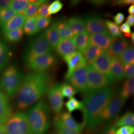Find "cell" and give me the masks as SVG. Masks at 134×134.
Wrapping results in <instances>:
<instances>
[{"mask_svg":"<svg viewBox=\"0 0 134 134\" xmlns=\"http://www.w3.org/2000/svg\"><path fill=\"white\" fill-rule=\"evenodd\" d=\"M36 18V23L38 32L49 26L51 21V17H42L39 16H35Z\"/></svg>","mask_w":134,"mask_h":134,"instance_id":"obj_40","label":"cell"},{"mask_svg":"<svg viewBox=\"0 0 134 134\" xmlns=\"http://www.w3.org/2000/svg\"><path fill=\"white\" fill-rule=\"evenodd\" d=\"M48 2L47 1L44 0L33 1L24 10L23 14L25 16L26 19L34 16L36 14L39 7Z\"/></svg>","mask_w":134,"mask_h":134,"instance_id":"obj_30","label":"cell"},{"mask_svg":"<svg viewBox=\"0 0 134 134\" xmlns=\"http://www.w3.org/2000/svg\"><path fill=\"white\" fill-rule=\"evenodd\" d=\"M125 15L122 13H118L113 16V19L114 20V23L117 25H120L122 24L124 21Z\"/></svg>","mask_w":134,"mask_h":134,"instance_id":"obj_47","label":"cell"},{"mask_svg":"<svg viewBox=\"0 0 134 134\" xmlns=\"http://www.w3.org/2000/svg\"></svg>","mask_w":134,"mask_h":134,"instance_id":"obj_55","label":"cell"},{"mask_svg":"<svg viewBox=\"0 0 134 134\" xmlns=\"http://www.w3.org/2000/svg\"><path fill=\"white\" fill-rule=\"evenodd\" d=\"M114 125L116 128L125 126H134V113L131 111L127 112L119 119L116 121Z\"/></svg>","mask_w":134,"mask_h":134,"instance_id":"obj_31","label":"cell"},{"mask_svg":"<svg viewBox=\"0 0 134 134\" xmlns=\"http://www.w3.org/2000/svg\"><path fill=\"white\" fill-rule=\"evenodd\" d=\"M44 34L51 47L55 49L61 40L58 31L56 21H54L52 24L49 26Z\"/></svg>","mask_w":134,"mask_h":134,"instance_id":"obj_23","label":"cell"},{"mask_svg":"<svg viewBox=\"0 0 134 134\" xmlns=\"http://www.w3.org/2000/svg\"><path fill=\"white\" fill-rule=\"evenodd\" d=\"M48 96L53 112L56 115L60 114L64 106V99L61 92V85L54 84L48 91Z\"/></svg>","mask_w":134,"mask_h":134,"instance_id":"obj_11","label":"cell"},{"mask_svg":"<svg viewBox=\"0 0 134 134\" xmlns=\"http://www.w3.org/2000/svg\"></svg>","mask_w":134,"mask_h":134,"instance_id":"obj_54","label":"cell"},{"mask_svg":"<svg viewBox=\"0 0 134 134\" xmlns=\"http://www.w3.org/2000/svg\"><path fill=\"white\" fill-rule=\"evenodd\" d=\"M85 20L86 31L90 35L107 31L105 21L98 15L88 16Z\"/></svg>","mask_w":134,"mask_h":134,"instance_id":"obj_13","label":"cell"},{"mask_svg":"<svg viewBox=\"0 0 134 134\" xmlns=\"http://www.w3.org/2000/svg\"><path fill=\"white\" fill-rule=\"evenodd\" d=\"M88 67H82L76 70L67 80L69 84L77 92H85L86 91Z\"/></svg>","mask_w":134,"mask_h":134,"instance_id":"obj_10","label":"cell"},{"mask_svg":"<svg viewBox=\"0 0 134 134\" xmlns=\"http://www.w3.org/2000/svg\"><path fill=\"white\" fill-rule=\"evenodd\" d=\"M111 58L106 51H104L96 59L90 67L112 79L111 76Z\"/></svg>","mask_w":134,"mask_h":134,"instance_id":"obj_14","label":"cell"},{"mask_svg":"<svg viewBox=\"0 0 134 134\" xmlns=\"http://www.w3.org/2000/svg\"><path fill=\"white\" fill-rule=\"evenodd\" d=\"M10 2V0H0V10L9 8Z\"/></svg>","mask_w":134,"mask_h":134,"instance_id":"obj_49","label":"cell"},{"mask_svg":"<svg viewBox=\"0 0 134 134\" xmlns=\"http://www.w3.org/2000/svg\"><path fill=\"white\" fill-rule=\"evenodd\" d=\"M111 76L114 81H120L124 79V65L120 58H111Z\"/></svg>","mask_w":134,"mask_h":134,"instance_id":"obj_21","label":"cell"},{"mask_svg":"<svg viewBox=\"0 0 134 134\" xmlns=\"http://www.w3.org/2000/svg\"><path fill=\"white\" fill-rule=\"evenodd\" d=\"M105 23L107 30H108V33L113 37H118L122 36V33L118 25L110 20H106Z\"/></svg>","mask_w":134,"mask_h":134,"instance_id":"obj_37","label":"cell"},{"mask_svg":"<svg viewBox=\"0 0 134 134\" xmlns=\"http://www.w3.org/2000/svg\"><path fill=\"white\" fill-rule=\"evenodd\" d=\"M113 39L108 31L96 34L90 36V45L106 51L109 48Z\"/></svg>","mask_w":134,"mask_h":134,"instance_id":"obj_16","label":"cell"},{"mask_svg":"<svg viewBox=\"0 0 134 134\" xmlns=\"http://www.w3.org/2000/svg\"><path fill=\"white\" fill-rule=\"evenodd\" d=\"M32 134H46L50 128V110L44 100L31 106L26 114Z\"/></svg>","mask_w":134,"mask_h":134,"instance_id":"obj_3","label":"cell"},{"mask_svg":"<svg viewBox=\"0 0 134 134\" xmlns=\"http://www.w3.org/2000/svg\"><path fill=\"white\" fill-rule=\"evenodd\" d=\"M63 7L62 3L59 0H56L52 2L48 7V13L49 15L55 14L62 10Z\"/></svg>","mask_w":134,"mask_h":134,"instance_id":"obj_41","label":"cell"},{"mask_svg":"<svg viewBox=\"0 0 134 134\" xmlns=\"http://www.w3.org/2000/svg\"><path fill=\"white\" fill-rule=\"evenodd\" d=\"M52 50L44 34H40L31 39L25 48L23 55V62L27 65L41 55L51 53Z\"/></svg>","mask_w":134,"mask_h":134,"instance_id":"obj_5","label":"cell"},{"mask_svg":"<svg viewBox=\"0 0 134 134\" xmlns=\"http://www.w3.org/2000/svg\"><path fill=\"white\" fill-rule=\"evenodd\" d=\"M134 132V126H125L119 127L116 130V134H133Z\"/></svg>","mask_w":134,"mask_h":134,"instance_id":"obj_44","label":"cell"},{"mask_svg":"<svg viewBox=\"0 0 134 134\" xmlns=\"http://www.w3.org/2000/svg\"><path fill=\"white\" fill-rule=\"evenodd\" d=\"M128 13L130 15H134V5H131L128 9Z\"/></svg>","mask_w":134,"mask_h":134,"instance_id":"obj_51","label":"cell"},{"mask_svg":"<svg viewBox=\"0 0 134 134\" xmlns=\"http://www.w3.org/2000/svg\"><path fill=\"white\" fill-rule=\"evenodd\" d=\"M53 124L55 131V134H81V133L66 127L62 124L56 115L53 119Z\"/></svg>","mask_w":134,"mask_h":134,"instance_id":"obj_33","label":"cell"},{"mask_svg":"<svg viewBox=\"0 0 134 134\" xmlns=\"http://www.w3.org/2000/svg\"><path fill=\"white\" fill-rule=\"evenodd\" d=\"M26 18L21 14H17L9 20L3 24H1V30L3 34L10 31L23 29Z\"/></svg>","mask_w":134,"mask_h":134,"instance_id":"obj_20","label":"cell"},{"mask_svg":"<svg viewBox=\"0 0 134 134\" xmlns=\"http://www.w3.org/2000/svg\"><path fill=\"white\" fill-rule=\"evenodd\" d=\"M114 81L105 75L88 67L87 82L85 94L101 89L111 87Z\"/></svg>","mask_w":134,"mask_h":134,"instance_id":"obj_8","label":"cell"},{"mask_svg":"<svg viewBox=\"0 0 134 134\" xmlns=\"http://www.w3.org/2000/svg\"><path fill=\"white\" fill-rule=\"evenodd\" d=\"M56 116L62 124L70 129L81 133L85 127L84 125L78 122L71 114L68 112H64Z\"/></svg>","mask_w":134,"mask_h":134,"instance_id":"obj_17","label":"cell"},{"mask_svg":"<svg viewBox=\"0 0 134 134\" xmlns=\"http://www.w3.org/2000/svg\"><path fill=\"white\" fill-rule=\"evenodd\" d=\"M126 101L119 95L115 96L101 111L96 121V129L102 125L108 123L119 113Z\"/></svg>","mask_w":134,"mask_h":134,"instance_id":"obj_7","label":"cell"},{"mask_svg":"<svg viewBox=\"0 0 134 134\" xmlns=\"http://www.w3.org/2000/svg\"><path fill=\"white\" fill-rule=\"evenodd\" d=\"M134 77H132L127 79L125 81L122 88L120 91L119 94L123 99L127 100L131 96L134 94Z\"/></svg>","mask_w":134,"mask_h":134,"instance_id":"obj_28","label":"cell"},{"mask_svg":"<svg viewBox=\"0 0 134 134\" xmlns=\"http://www.w3.org/2000/svg\"><path fill=\"white\" fill-rule=\"evenodd\" d=\"M58 31L61 39H72L74 35L66 24V20L60 19L56 20Z\"/></svg>","mask_w":134,"mask_h":134,"instance_id":"obj_27","label":"cell"},{"mask_svg":"<svg viewBox=\"0 0 134 134\" xmlns=\"http://www.w3.org/2000/svg\"><path fill=\"white\" fill-rule=\"evenodd\" d=\"M90 36L86 31L74 36L72 40L78 51L82 53L91 45Z\"/></svg>","mask_w":134,"mask_h":134,"instance_id":"obj_24","label":"cell"},{"mask_svg":"<svg viewBox=\"0 0 134 134\" xmlns=\"http://www.w3.org/2000/svg\"><path fill=\"white\" fill-rule=\"evenodd\" d=\"M134 1L133 0H120L114 2L115 5L118 6H126L129 5H133Z\"/></svg>","mask_w":134,"mask_h":134,"instance_id":"obj_48","label":"cell"},{"mask_svg":"<svg viewBox=\"0 0 134 134\" xmlns=\"http://www.w3.org/2000/svg\"><path fill=\"white\" fill-rule=\"evenodd\" d=\"M10 59L9 48L6 44L0 41V72L7 67Z\"/></svg>","mask_w":134,"mask_h":134,"instance_id":"obj_26","label":"cell"},{"mask_svg":"<svg viewBox=\"0 0 134 134\" xmlns=\"http://www.w3.org/2000/svg\"><path fill=\"white\" fill-rule=\"evenodd\" d=\"M83 100L82 124L87 129H96V124L101 111L115 96L114 90L109 87L85 94Z\"/></svg>","mask_w":134,"mask_h":134,"instance_id":"obj_2","label":"cell"},{"mask_svg":"<svg viewBox=\"0 0 134 134\" xmlns=\"http://www.w3.org/2000/svg\"><path fill=\"white\" fill-rule=\"evenodd\" d=\"M55 49L58 54L63 58L77 51L76 45L72 39H61Z\"/></svg>","mask_w":134,"mask_h":134,"instance_id":"obj_19","label":"cell"},{"mask_svg":"<svg viewBox=\"0 0 134 134\" xmlns=\"http://www.w3.org/2000/svg\"><path fill=\"white\" fill-rule=\"evenodd\" d=\"M124 77L127 79H129L134 77V65L133 64H126L124 67Z\"/></svg>","mask_w":134,"mask_h":134,"instance_id":"obj_43","label":"cell"},{"mask_svg":"<svg viewBox=\"0 0 134 134\" xmlns=\"http://www.w3.org/2000/svg\"><path fill=\"white\" fill-rule=\"evenodd\" d=\"M24 34L23 29H19L10 31L4 34L7 41L10 42H18L23 38Z\"/></svg>","mask_w":134,"mask_h":134,"instance_id":"obj_34","label":"cell"},{"mask_svg":"<svg viewBox=\"0 0 134 134\" xmlns=\"http://www.w3.org/2000/svg\"><path fill=\"white\" fill-rule=\"evenodd\" d=\"M104 51L97 47L90 45L81 54L86 61L87 65L90 66L96 59Z\"/></svg>","mask_w":134,"mask_h":134,"instance_id":"obj_25","label":"cell"},{"mask_svg":"<svg viewBox=\"0 0 134 134\" xmlns=\"http://www.w3.org/2000/svg\"><path fill=\"white\" fill-rule=\"evenodd\" d=\"M23 29L24 34L29 36H32L39 32L35 16L26 19Z\"/></svg>","mask_w":134,"mask_h":134,"instance_id":"obj_29","label":"cell"},{"mask_svg":"<svg viewBox=\"0 0 134 134\" xmlns=\"http://www.w3.org/2000/svg\"><path fill=\"white\" fill-rule=\"evenodd\" d=\"M65 106L68 110V112L70 113L76 110H81L83 108L82 102L74 97H71L69 100L67 101L65 103Z\"/></svg>","mask_w":134,"mask_h":134,"instance_id":"obj_36","label":"cell"},{"mask_svg":"<svg viewBox=\"0 0 134 134\" xmlns=\"http://www.w3.org/2000/svg\"><path fill=\"white\" fill-rule=\"evenodd\" d=\"M53 80L52 74L47 71L31 72L26 75L16 96L18 108L24 111L40 100L54 85Z\"/></svg>","mask_w":134,"mask_h":134,"instance_id":"obj_1","label":"cell"},{"mask_svg":"<svg viewBox=\"0 0 134 134\" xmlns=\"http://www.w3.org/2000/svg\"><path fill=\"white\" fill-rule=\"evenodd\" d=\"M66 24L74 35L86 31L85 19L78 16H72L66 20Z\"/></svg>","mask_w":134,"mask_h":134,"instance_id":"obj_22","label":"cell"},{"mask_svg":"<svg viewBox=\"0 0 134 134\" xmlns=\"http://www.w3.org/2000/svg\"><path fill=\"white\" fill-rule=\"evenodd\" d=\"M4 126L7 134H32L27 115L23 111L12 114Z\"/></svg>","mask_w":134,"mask_h":134,"instance_id":"obj_6","label":"cell"},{"mask_svg":"<svg viewBox=\"0 0 134 134\" xmlns=\"http://www.w3.org/2000/svg\"><path fill=\"white\" fill-rule=\"evenodd\" d=\"M12 111L9 98L5 93L0 91V125L5 124L12 115Z\"/></svg>","mask_w":134,"mask_h":134,"instance_id":"obj_18","label":"cell"},{"mask_svg":"<svg viewBox=\"0 0 134 134\" xmlns=\"http://www.w3.org/2000/svg\"><path fill=\"white\" fill-rule=\"evenodd\" d=\"M57 62L54 55L47 53L36 58L27 65L34 72H45L56 65Z\"/></svg>","mask_w":134,"mask_h":134,"instance_id":"obj_9","label":"cell"},{"mask_svg":"<svg viewBox=\"0 0 134 134\" xmlns=\"http://www.w3.org/2000/svg\"><path fill=\"white\" fill-rule=\"evenodd\" d=\"M116 128L114 125L107 126L105 128L102 130L99 134H116Z\"/></svg>","mask_w":134,"mask_h":134,"instance_id":"obj_46","label":"cell"},{"mask_svg":"<svg viewBox=\"0 0 134 134\" xmlns=\"http://www.w3.org/2000/svg\"><path fill=\"white\" fill-rule=\"evenodd\" d=\"M17 14L10 8L0 10V25L6 23Z\"/></svg>","mask_w":134,"mask_h":134,"instance_id":"obj_38","label":"cell"},{"mask_svg":"<svg viewBox=\"0 0 134 134\" xmlns=\"http://www.w3.org/2000/svg\"><path fill=\"white\" fill-rule=\"evenodd\" d=\"M0 134H7L4 124L0 125Z\"/></svg>","mask_w":134,"mask_h":134,"instance_id":"obj_52","label":"cell"},{"mask_svg":"<svg viewBox=\"0 0 134 134\" xmlns=\"http://www.w3.org/2000/svg\"><path fill=\"white\" fill-rule=\"evenodd\" d=\"M129 40L122 36L113 37L108 49L106 51L111 58H120L121 55L130 46Z\"/></svg>","mask_w":134,"mask_h":134,"instance_id":"obj_15","label":"cell"},{"mask_svg":"<svg viewBox=\"0 0 134 134\" xmlns=\"http://www.w3.org/2000/svg\"><path fill=\"white\" fill-rule=\"evenodd\" d=\"M61 92L63 97L71 98L76 94L77 91L69 83H64L61 85Z\"/></svg>","mask_w":134,"mask_h":134,"instance_id":"obj_39","label":"cell"},{"mask_svg":"<svg viewBox=\"0 0 134 134\" xmlns=\"http://www.w3.org/2000/svg\"><path fill=\"white\" fill-rule=\"evenodd\" d=\"M63 58L68 66L67 72L65 76L66 80L76 70L82 67L88 66L81 52L78 51Z\"/></svg>","mask_w":134,"mask_h":134,"instance_id":"obj_12","label":"cell"},{"mask_svg":"<svg viewBox=\"0 0 134 134\" xmlns=\"http://www.w3.org/2000/svg\"><path fill=\"white\" fill-rule=\"evenodd\" d=\"M48 2L40 6L34 16H39L42 17H49L50 15L48 13Z\"/></svg>","mask_w":134,"mask_h":134,"instance_id":"obj_42","label":"cell"},{"mask_svg":"<svg viewBox=\"0 0 134 134\" xmlns=\"http://www.w3.org/2000/svg\"><path fill=\"white\" fill-rule=\"evenodd\" d=\"M25 77L15 64H12L5 68L0 79V91L9 98L15 97Z\"/></svg>","mask_w":134,"mask_h":134,"instance_id":"obj_4","label":"cell"},{"mask_svg":"<svg viewBox=\"0 0 134 134\" xmlns=\"http://www.w3.org/2000/svg\"><path fill=\"white\" fill-rule=\"evenodd\" d=\"M130 38H131V42L133 43V44H134V32H133L132 34V35H131V37H130Z\"/></svg>","mask_w":134,"mask_h":134,"instance_id":"obj_53","label":"cell"},{"mask_svg":"<svg viewBox=\"0 0 134 134\" xmlns=\"http://www.w3.org/2000/svg\"><path fill=\"white\" fill-rule=\"evenodd\" d=\"M120 31L122 33H123L124 34V35L127 38H130L132 35V32H131V27L128 24H127L126 23L124 24H122L120 26Z\"/></svg>","mask_w":134,"mask_h":134,"instance_id":"obj_45","label":"cell"},{"mask_svg":"<svg viewBox=\"0 0 134 134\" xmlns=\"http://www.w3.org/2000/svg\"><path fill=\"white\" fill-rule=\"evenodd\" d=\"M121 61L124 66L126 64L134 63V48L133 46H130L120 57Z\"/></svg>","mask_w":134,"mask_h":134,"instance_id":"obj_35","label":"cell"},{"mask_svg":"<svg viewBox=\"0 0 134 134\" xmlns=\"http://www.w3.org/2000/svg\"><path fill=\"white\" fill-rule=\"evenodd\" d=\"M126 23L129 25L130 26H133L134 25V15H130L127 18Z\"/></svg>","mask_w":134,"mask_h":134,"instance_id":"obj_50","label":"cell"},{"mask_svg":"<svg viewBox=\"0 0 134 134\" xmlns=\"http://www.w3.org/2000/svg\"><path fill=\"white\" fill-rule=\"evenodd\" d=\"M32 1L30 0H13L10 3L9 8L18 14H23L24 10Z\"/></svg>","mask_w":134,"mask_h":134,"instance_id":"obj_32","label":"cell"}]
</instances>
